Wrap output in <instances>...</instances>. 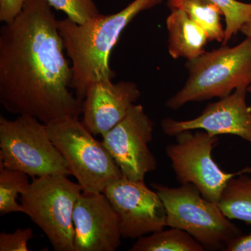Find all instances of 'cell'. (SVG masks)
Listing matches in <instances>:
<instances>
[{"instance_id": "7", "label": "cell", "mask_w": 251, "mask_h": 251, "mask_svg": "<svg viewBox=\"0 0 251 251\" xmlns=\"http://www.w3.org/2000/svg\"><path fill=\"white\" fill-rule=\"evenodd\" d=\"M0 167L22 171L31 178L71 175L47 126L27 115L13 120L0 116Z\"/></svg>"}, {"instance_id": "6", "label": "cell", "mask_w": 251, "mask_h": 251, "mask_svg": "<svg viewBox=\"0 0 251 251\" xmlns=\"http://www.w3.org/2000/svg\"><path fill=\"white\" fill-rule=\"evenodd\" d=\"M82 192L78 183L68 176L50 175L32 178L21 195L23 214L46 234L56 251H75L74 206Z\"/></svg>"}, {"instance_id": "22", "label": "cell", "mask_w": 251, "mask_h": 251, "mask_svg": "<svg viewBox=\"0 0 251 251\" xmlns=\"http://www.w3.org/2000/svg\"><path fill=\"white\" fill-rule=\"evenodd\" d=\"M27 0H0V21L8 23L14 21L22 11Z\"/></svg>"}, {"instance_id": "5", "label": "cell", "mask_w": 251, "mask_h": 251, "mask_svg": "<svg viewBox=\"0 0 251 251\" xmlns=\"http://www.w3.org/2000/svg\"><path fill=\"white\" fill-rule=\"evenodd\" d=\"M46 126L82 191L103 193L107 186L123 176L103 142L96 139L79 118L66 117Z\"/></svg>"}, {"instance_id": "17", "label": "cell", "mask_w": 251, "mask_h": 251, "mask_svg": "<svg viewBox=\"0 0 251 251\" xmlns=\"http://www.w3.org/2000/svg\"><path fill=\"white\" fill-rule=\"evenodd\" d=\"M180 9L206 31L209 41L224 43L226 31L221 20L224 14L217 4L210 0H184Z\"/></svg>"}, {"instance_id": "13", "label": "cell", "mask_w": 251, "mask_h": 251, "mask_svg": "<svg viewBox=\"0 0 251 251\" xmlns=\"http://www.w3.org/2000/svg\"><path fill=\"white\" fill-rule=\"evenodd\" d=\"M140 97L138 85L131 81H95L82 101V123L92 134L102 136L125 118Z\"/></svg>"}, {"instance_id": "8", "label": "cell", "mask_w": 251, "mask_h": 251, "mask_svg": "<svg viewBox=\"0 0 251 251\" xmlns=\"http://www.w3.org/2000/svg\"><path fill=\"white\" fill-rule=\"evenodd\" d=\"M174 138L175 143L166 147V153L176 179L181 184L195 185L208 201L219 202L231 178L251 173L249 167L233 173L220 168L212 157L213 150L219 143L218 135L203 130H187Z\"/></svg>"}, {"instance_id": "9", "label": "cell", "mask_w": 251, "mask_h": 251, "mask_svg": "<svg viewBox=\"0 0 251 251\" xmlns=\"http://www.w3.org/2000/svg\"><path fill=\"white\" fill-rule=\"evenodd\" d=\"M153 131V122L143 105L135 104L120 123L102 135L103 145L127 179L145 181L148 173L156 171V158L148 146Z\"/></svg>"}, {"instance_id": "14", "label": "cell", "mask_w": 251, "mask_h": 251, "mask_svg": "<svg viewBox=\"0 0 251 251\" xmlns=\"http://www.w3.org/2000/svg\"><path fill=\"white\" fill-rule=\"evenodd\" d=\"M168 52L173 59L191 60L204 53L209 40L206 31L182 9L171 10L166 19Z\"/></svg>"}, {"instance_id": "16", "label": "cell", "mask_w": 251, "mask_h": 251, "mask_svg": "<svg viewBox=\"0 0 251 251\" xmlns=\"http://www.w3.org/2000/svg\"><path fill=\"white\" fill-rule=\"evenodd\" d=\"M202 244L183 229L171 227L138 239L131 251H203Z\"/></svg>"}, {"instance_id": "2", "label": "cell", "mask_w": 251, "mask_h": 251, "mask_svg": "<svg viewBox=\"0 0 251 251\" xmlns=\"http://www.w3.org/2000/svg\"><path fill=\"white\" fill-rule=\"evenodd\" d=\"M163 0H133L115 14H99L84 24L67 17L58 20L64 49L71 59L72 89L83 101L89 85L95 81L112 80L110 54L122 33L138 15L161 4Z\"/></svg>"}, {"instance_id": "21", "label": "cell", "mask_w": 251, "mask_h": 251, "mask_svg": "<svg viewBox=\"0 0 251 251\" xmlns=\"http://www.w3.org/2000/svg\"><path fill=\"white\" fill-rule=\"evenodd\" d=\"M34 237L30 227L17 229L12 233H0V251H28V242Z\"/></svg>"}, {"instance_id": "25", "label": "cell", "mask_w": 251, "mask_h": 251, "mask_svg": "<svg viewBox=\"0 0 251 251\" xmlns=\"http://www.w3.org/2000/svg\"><path fill=\"white\" fill-rule=\"evenodd\" d=\"M248 92H251V85L249 86V87H248Z\"/></svg>"}, {"instance_id": "23", "label": "cell", "mask_w": 251, "mask_h": 251, "mask_svg": "<svg viewBox=\"0 0 251 251\" xmlns=\"http://www.w3.org/2000/svg\"><path fill=\"white\" fill-rule=\"evenodd\" d=\"M226 251H251V233L241 234L226 244Z\"/></svg>"}, {"instance_id": "3", "label": "cell", "mask_w": 251, "mask_h": 251, "mask_svg": "<svg viewBox=\"0 0 251 251\" xmlns=\"http://www.w3.org/2000/svg\"><path fill=\"white\" fill-rule=\"evenodd\" d=\"M187 80L182 88L168 99L166 105L179 110L190 102L224 98L236 89L251 83V40L204 52L186 61Z\"/></svg>"}, {"instance_id": "20", "label": "cell", "mask_w": 251, "mask_h": 251, "mask_svg": "<svg viewBox=\"0 0 251 251\" xmlns=\"http://www.w3.org/2000/svg\"><path fill=\"white\" fill-rule=\"evenodd\" d=\"M52 8L62 11L77 24H84L100 14L95 0H46Z\"/></svg>"}, {"instance_id": "12", "label": "cell", "mask_w": 251, "mask_h": 251, "mask_svg": "<svg viewBox=\"0 0 251 251\" xmlns=\"http://www.w3.org/2000/svg\"><path fill=\"white\" fill-rule=\"evenodd\" d=\"M73 220L75 251H115L121 245L118 216L103 193L82 191Z\"/></svg>"}, {"instance_id": "15", "label": "cell", "mask_w": 251, "mask_h": 251, "mask_svg": "<svg viewBox=\"0 0 251 251\" xmlns=\"http://www.w3.org/2000/svg\"><path fill=\"white\" fill-rule=\"evenodd\" d=\"M248 174L231 178L218 204L228 219L251 225V176Z\"/></svg>"}, {"instance_id": "24", "label": "cell", "mask_w": 251, "mask_h": 251, "mask_svg": "<svg viewBox=\"0 0 251 251\" xmlns=\"http://www.w3.org/2000/svg\"><path fill=\"white\" fill-rule=\"evenodd\" d=\"M240 31L251 40V18L242 26Z\"/></svg>"}, {"instance_id": "19", "label": "cell", "mask_w": 251, "mask_h": 251, "mask_svg": "<svg viewBox=\"0 0 251 251\" xmlns=\"http://www.w3.org/2000/svg\"><path fill=\"white\" fill-rule=\"evenodd\" d=\"M184 0H168V5L171 10L180 9ZM219 6L226 21V36L224 44L240 31L242 26L251 18V3L242 2L237 0H210Z\"/></svg>"}, {"instance_id": "4", "label": "cell", "mask_w": 251, "mask_h": 251, "mask_svg": "<svg viewBox=\"0 0 251 251\" xmlns=\"http://www.w3.org/2000/svg\"><path fill=\"white\" fill-rule=\"evenodd\" d=\"M166 211V226L186 231L204 249L225 250L230 239L242 234L219 204L203 197L193 184L168 187L153 184Z\"/></svg>"}, {"instance_id": "1", "label": "cell", "mask_w": 251, "mask_h": 251, "mask_svg": "<svg viewBox=\"0 0 251 251\" xmlns=\"http://www.w3.org/2000/svg\"><path fill=\"white\" fill-rule=\"evenodd\" d=\"M58 20L46 0H27L14 21L0 29V103L14 115L45 125L82 115L71 92L72 67Z\"/></svg>"}, {"instance_id": "10", "label": "cell", "mask_w": 251, "mask_h": 251, "mask_svg": "<svg viewBox=\"0 0 251 251\" xmlns=\"http://www.w3.org/2000/svg\"><path fill=\"white\" fill-rule=\"evenodd\" d=\"M103 193L118 216L122 239H138L166 227L163 201L145 181L122 176L107 186Z\"/></svg>"}, {"instance_id": "11", "label": "cell", "mask_w": 251, "mask_h": 251, "mask_svg": "<svg viewBox=\"0 0 251 251\" xmlns=\"http://www.w3.org/2000/svg\"><path fill=\"white\" fill-rule=\"evenodd\" d=\"M247 87L236 89L232 94L208 104L201 115L188 120L163 119V133L174 137L187 130H203L212 135L229 134L251 145V107L247 103Z\"/></svg>"}, {"instance_id": "18", "label": "cell", "mask_w": 251, "mask_h": 251, "mask_svg": "<svg viewBox=\"0 0 251 251\" xmlns=\"http://www.w3.org/2000/svg\"><path fill=\"white\" fill-rule=\"evenodd\" d=\"M29 175L22 171L6 169L0 167V214L14 212L23 213V208L18 202V195L29 188Z\"/></svg>"}]
</instances>
